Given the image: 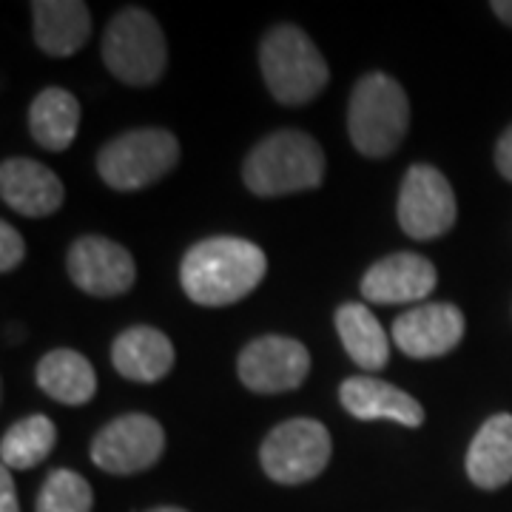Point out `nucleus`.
I'll return each instance as SVG.
<instances>
[{"mask_svg":"<svg viewBox=\"0 0 512 512\" xmlns=\"http://www.w3.org/2000/svg\"><path fill=\"white\" fill-rule=\"evenodd\" d=\"M333 441L328 427L316 419H291L274 427L262 447L259 461L268 478L279 484H305L330 464Z\"/></svg>","mask_w":512,"mask_h":512,"instance_id":"obj_7","label":"nucleus"},{"mask_svg":"<svg viewBox=\"0 0 512 512\" xmlns=\"http://www.w3.org/2000/svg\"><path fill=\"white\" fill-rule=\"evenodd\" d=\"M180 160V143L165 128H137L109 140L97 154V171L114 191H140L160 183Z\"/></svg>","mask_w":512,"mask_h":512,"instance_id":"obj_6","label":"nucleus"},{"mask_svg":"<svg viewBox=\"0 0 512 512\" xmlns=\"http://www.w3.org/2000/svg\"><path fill=\"white\" fill-rule=\"evenodd\" d=\"M242 180L256 197L311 191L325 180V151L305 131H274L245 157Z\"/></svg>","mask_w":512,"mask_h":512,"instance_id":"obj_2","label":"nucleus"},{"mask_svg":"<svg viewBox=\"0 0 512 512\" xmlns=\"http://www.w3.org/2000/svg\"><path fill=\"white\" fill-rule=\"evenodd\" d=\"M80 128V103L72 92L52 86L43 89L29 106V131L46 151H66Z\"/></svg>","mask_w":512,"mask_h":512,"instance_id":"obj_20","label":"nucleus"},{"mask_svg":"<svg viewBox=\"0 0 512 512\" xmlns=\"http://www.w3.org/2000/svg\"><path fill=\"white\" fill-rule=\"evenodd\" d=\"M410 128V100L390 74H365L348 103V134L353 148L365 157L382 160L402 146Z\"/></svg>","mask_w":512,"mask_h":512,"instance_id":"obj_3","label":"nucleus"},{"mask_svg":"<svg viewBox=\"0 0 512 512\" xmlns=\"http://www.w3.org/2000/svg\"><path fill=\"white\" fill-rule=\"evenodd\" d=\"M100 52L117 80L140 89L154 86L168 63V46L160 23L137 6H128L111 18Z\"/></svg>","mask_w":512,"mask_h":512,"instance_id":"obj_5","label":"nucleus"},{"mask_svg":"<svg viewBox=\"0 0 512 512\" xmlns=\"http://www.w3.org/2000/svg\"><path fill=\"white\" fill-rule=\"evenodd\" d=\"M37 384L46 396H52L60 404H86L97 393V373L92 362L77 350H49L35 373Z\"/></svg>","mask_w":512,"mask_h":512,"instance_id":"obj_19","label":"nucleus"},{"mask_svg":"<svg viewBox=\"0 0 512 512\" xmlns=\"http://www.w3.org/2000/svg\"><path fill=\"white\" fill-rule=\"evenodd\" d=\"M174 345L163 330L137 325L123 330L111 345V362L131 382H160L174 367Z\"/></svg>","mask_w":512,"mask_h":512,"instance_id":"obj_17","label":"nucleus"},{"mask_svg":"<svg viewBox=\"0 0 512 512\" xmlns=\"http://www.w3.org/2000/svg\"><path fill=\"white\" fill-rule=\"evenodd\" d=\"M0 512H20L18 490L12 481V470H0Z\"/></svg>","mask_w":512,"mask_h":512,"instance_id":"obj_26","label":"nucleus"},{"mask_svg":"<svg viewBox=\"0 0 512 512\" xmlns=\"http://www.w3.org/2000/svg\"><path fill=\"white\" fill-rule=\"evenodd\" d=\"M259 69L268 92L282 106H305L328 86L330 72L322 52L299 26H274L259 46Z\"/></svg>","mask_w":512,"mask_h":512,"instance_id":"obj_4","label":"nucleus"},{"mask_svg":"<svg viewBox=\"0 0 512 512\" xmlns=\"http://www.w3.org/2000/svg\"><path fill=\"white\" fill-rule=\"evenodd\" d=\"M148 512H188V510H180V507H157V510H148Z\"/></svg>","mask_w":512,"mask_h":512,"instance_id":"obj_28","label":"nucleus"},{"mask_svg":"<svg viewBox=\"0 0 512 512\" xmlns=\"http://www.w3.org/2000/svg\"><path fill=\"white\" fill-rule=\"evenodd\" d=\"M35 43L52 57H72L92 35L89 6L80 0H37L32 3Z\"/></svg>","mask_w":512,"mask_h":512,"instance_id":"obj_16","label":"nucleus"},{"mask_svg":"<svg viewBox=\"0 0 512 512\" xmlns=\"http://www.w3.org/2000/svg\"><path fill=\"white\" fill-rule=\"evenodd\" d=\"M23 256H26V242L20 237V231L9 222H3L0 225V271L3 274L15 271L23 262Z\"/></svg>","mask_w":512,"mask_h":512,"instance_id":"obj_24","label":"nucleus"},{"mask_svg":"<svg viewBox=\"0 0 512 512\" xmlns=\"http://www.w3.org/2000/svg\"><path fill=\"white\" fill-rule=\"evenodd\" d=\"M165 450V430L146 413L109 421L92 441V461L111 476H134L154 467Z\"/></svg>","mask_w":512,"mask_h":512,"instance_id":"obj_9","label":"nucleus"},{"mask_svg":"<svg viewBox=\"0 0 512 512\" xmlns=\"http://www.w3.org/2000/svg\"><path fill=\"white\" fill-rule=\"evenodd\" d=\"M464 313L450 302H433L396 316L393 342L410 359H436L464 339Z\"/></svg>","mask_w":512,"mask_h":512,"instance_id":"obj_12","label":"nucleus"},{"mask_svg":"<svg viewBox=\"0 0 512 512\" xmlns=\"http://www.w3.org/2000/svg\"><path fill=\"white\" fill-rule=\"evenodd\" d=\"M493 12L498 18L504 20L507 26H512V0H495Z\"/></svg>","mask_w":512,"mask_h":512,"instance_id":"obj_27","label":"nucleus"},{"mask_svg":"<svg viewBox=\"0 0 512 512\" xmlns=\"http://www.w3.org/2000/svg\"><path fill=\"white\" fill-rule=\"evenodd\" d=\"M339 402L353 419L376 421L390 419L404 427H421L424 424V407L410 393H404L393 384L373 379V376H356L339 387Z\"/></svg>","mask_w":512,"mask_h":512,"instance_id":"obj_15","label":"nucleus"},{"mask_svg":"<svg viewBox=\"0 0 512 512\" xmlns=\"http://www.w3.org/2000/svg\"><path fill=\"white\" fill-rule=\"evenodd\" d=\"M0 197L23 217H49L63 205V183L49 165L12 157L0 165Z\"/></svg>","mask_w":512,"mask_h":512,"instance_id":"obj_14","label":"nucleus"},{"mask_svg":"<svg viewBox=\"0 0 512 512\" xmlns=\"http://www.w3.org/2000/svg\"><path fill=\"white\" fill-rule=\"evenodd\" d=\"M268 274V256L242 237H211L188 248L180 265V282L191 302L202 308H225L245 299Z\"/></svg>","mask_w":512,"mask_h":512,"instance_id":"obj_1","label":"nucleus"},{"mask_svg":"<svg viewBox=\"0 0 512 512\" xmlns=\"http://www.w3.org/2000/svg\"><path fill=\"white\" fill-rule=\"evenodd\" d=\"M436 265L421 254L399 251L373 262L362 276V293L376 305H410L421 302L436 288Z\"/></svg>","mask_w":512,"mask_h":512,"instance_id":"obj_13","label":"nucleus"},{"mask_svg":"<svg viewBox=\"0 0 512 512\" xmlns=\"http://www.w3.org/2000/svg\"><path fill=\"white\" fill-rule=\"evenodd\" d=\"M92 484L74 470H55L37 495V512H92Z\"/></svg>","mask_w":512,"mask_h":512,"instance_id":"obj_23","label":"nucleus"},{"mask_svg":"<svg viewBox=\"0 0 512 512\" xmlns=\"http://www.w3.org/2000/svg\"><path fill=\"white\" fill-rule=\"evenodd\" d=\"M495 165H498V171L512 183V126L495 143Z\"/></svg>","mask_w":512,"mask_h":512,"instance_id":"obj_25","label":"nucleus"},{"mask_svg":"<svg viewBox=\"0 0 512 512\" xmlns=\"http://www.w3.org/2000/svg\"><path fill=\"white\" fill-rule=\"evenodd\" d=\"M336 333H339L350 359L362 370H382L387 365L390 339H387L382 322L376 319V313L370 308L359 305V302L342 305L336 311Z\"/></svg>","mask_w":512,"mask_h":512,"instance_id":"obj_21","label":"nucleus"},{"mask_svg":"<svg viewBox=\"0 0 512 512\" xmlns=\"http://www.w3.org/2000/svg\"><path fill=\"white\" fill-rule=\"evenodd\" d=\"M237 373L254 393H288L308 379L311 353L291 336H259L239 353Z\"/></svg>","mask_w":512,"mask_h":512,"instance_id":"obj_10","label":"nucleus"},{"mask_svg":"<svg viewBox=\"0 0 512 512\" xmlns=\"http://www.w3.org/2000/svg\"><path fill=\"white\" fill-rule=\"evenodd\" d=\"M399 225L407 237L439 239L458 217L456 194L450 180L433 165H413L399 191Z\"/></svg>","mask_w":512,"mask_h":512,"instance_id":"obj_8","label":"nucleus"},{"mask_svg":"<svg viewBox=\"0 0 512 512\" xmlns=\"http://www.w3.org/2000/svg\"><path fill=\"white\" fill-rule=\"evenodd\" d=\"M467 476L481 490H498L512 481V416L498 413L481 424L467 450Z\"/></svg>","mask_w":512,"mask_h":512,"instance_id":"obj_18","label":"nucleus"},{"mask_svg":"<svg viewBox=\"0 0 512 512\" xmlns=\"http://www.w3.org/2000/svg\"><path fill=\"white\" fill-rule=\"evenodd\" d=\"M57 444V427L49 416H29L12 424L0 441V458L6 470H32L46 461Z\"/></svg>","mask_w":512,"mask_h":512,"instance_id":"obj_22","label":"nucleus"},{"mask_svg":"<svg viewBox=\"0 0 512 512\" xmlns=\"http://www.w3.org/2000/svg\"><path fill=\"white\" fill-rule=\"evenodd\" d=\"M66 268L80 291L109 299L131 291L134 285V259L123 245L106 237H80L69 248Z\"/></svg>","mask_w":512,"mask_h":512,"instance_id":"obj_11","label":"nucleus"}]
</instances>
